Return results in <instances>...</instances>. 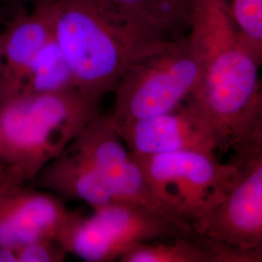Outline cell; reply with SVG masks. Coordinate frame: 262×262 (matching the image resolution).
<instances>
[{
    "mask_svg": "<svg viewBox=\"0 0 262 262\" xmlns=\"http://www.w3.org/2000/svg\"><path fill=\"white\" fill-rule=\"evenodd\" d=\"M47 8L77 90L97 100L114 91L134 62L168 40L111 0H56Z\"/></svg>",
    "mask_w": 262,
    "mask_h": 262,
    "instance_id": "cell-1",
    "label": "cell"
},
{
    "mask_svg": "<svg viewBox=\"0 0 262 262\" xmlns=\"http://www.w3.org/2000/svg\"><path fill=\"white\" fill-rule=\"evenodd\" d=\"M188 37L200 66L194 94L225 141L233 148L259 89L262 62L221 0H195Z\"/></svg>",
    "mask_w": 262,
    "mask_h": 262,
    "instance_id": "cell-2",
    "label": "cell"
},
{
    "mask_svg": "<svg viewBox=\"0 0 262 262\" xmlns=\"http://www.w3.org/2000/svg\"><path fill=\"white\" fill-rule=\"evenodd\" d=\"M99 102L78 90L0 100V163L33 182L99 115Z\"/></svg>",
    "mask_w": 262,
    "mask_h": 262,
    "instance_id": "cell-3",
    "label": "cell"
},
{
    "mask_svg": "<svg viewBox=\"0 0 262 262\" xmlns=\"http://www.w3.org/2000/svg\"><path fill=\"white\" fill-rule=\"evenodd\" d=\"M200 66L188 35L171 38L126 70L114 89L113 118L141 120L169 112L196 90Z\"/></svg>",
    "mask_w": 262,
    "mask_h": 262,
    "instance_id": "cell-4",
    "label": "cell"
},
{
    "mask_svg": "<svg viewBox=\"0 0 262 262\" xmlns=\"http://www.w3.org/2000/svg\"><path fill=\"white\" fill-rule=\"evenodd\" d=\"M133 156L162 205L195 231L223 202L240 174L232 161L221 162L215 152L184 150Z\"/></svg>",
    "mask_w": 262,
    "mask_h": 262,
    "instance_id": "cell-5",
    "label": "cell"
},
{
    "mask_svg": "<svg viewBox=\"0 0 262 262\" xmlns=\"http://www.w3.org/2000/svg\"><path fill=\"white\" fill-rule=\"evenodd\" d=\"M116 122L125 145L135 156L225 149L212 117L193 95L169 112Z\"/></svg>",
    "mask_w": 262,
    "mask_h": 262,
    "instance_id": "cell-6",
    "label": "cell"
},
{
    "mask_svg": "<svg viewBox=\"0 0 262 262\" xmlns=\"http://www.w3.org/2000/svg\"><path fill=\"white\" fill-rule=\"evenodd\" d=\"M72 144L94 166L115 201L149 207L174 216L155 195L111 114L97 115Z\"/></svg>",
    "mask_w": 262,
    "mask_h": 262,
    "instance_id": "cell-7",
    "label": "cell"
},
{
    "mask_svg": "<svg viewBox=\"0 0 262 262\" xmlns=\"http://www.w3.org/2000/svg\"><path fill=\"white\" fill-rule=\"evenodd\" d=\"M88 221L102 262L120 259L136 244L198 235L190 225L166 213L122 201L94 209Z\"/></svg>",
    "mask_w": 262,
    "mask_h": 262,
    "instance_id": "cell-8",
    "label": "cell"
},
{
    "mask_svg": "<svg viewBox=\"0 0 262 262\" xmlns=\"http://www.w3.org/2000/svg\"><path fill=\"white\" fill-rule=\"evenodd\" d=\"M26 185L14 174L0 180V248L17 249L39 239L56 242L78 215L58 198Z\"/></svg>",
    "mask_w": 262,
    "mask_h": 262,
    "instance_id": "cell-9",
    "label": "cell"
},
{
    "mask_svg": "<svg viewBox=\"0 0 262 262\" xmlns=\"http://www.w3.org/2000/svg\"><path fill=\"white\" fill-rule=\"evenodd\" d=\"M237 167L239 178L197 226V234L227 246L262 250V158Z\"/></svg>",
    "mask_w": 262,
    "mask_h": 262,
    "instance_id": "cell-10",
    "label": "cell"
},
{
    "mask_svg": "<svg viewBox=\"0 0 262 262\" xmlns=\"http://www.w3.org/2000/svg\"><path fill=\"white\" fill-rule=\"evenodd\" d=\"M2 73L0 100L19 94L39 52L53 37L47 5L19 15L0 32Z\"/></svg>",
    "mask_w": 262,
    "mask_h": 262,
    "instance_id": "cell-11",
    "label": "cell"
},
{
    "mask_svg": "<svg viewBox=\"0 0 262 262\" xmlns=\"http://www.w3.org/2000/svg\"><path fill=\"white\" fill-rule=\"evenodd\" d=\"M33 182L61 196L83 201L93 210L115 201L103 180L73 144L45 165Z\"/></svg>",
    "mask_w": 262,
    "mask_h": 262,
    "instance_id": "cell-12",
    "label": "cell"
},
{
    "mask_svg": "<svg viewBox=\"0 0 262 262\" xmlns=\"http://www.w3.org/2000/svg\"><path fill=\"white\" fill-rule=\"evenodd\" d=\"M119 8L163 37L189 28L195 0H111Z\"/></svg>",
    "mask_w": 262,
    "mask_h": 262,
    "instance_id": "cell-13",
    "label": "cell"
},
{
    "mask_svg": "<svg viewBox=\"0 0 262 262\" xmlns=\"http://www.w3.org/2000/svg\"><path fill=\"white\" fill-rule=\"evenodd\" d=\"M73 90H77L73 72L53 35L33 61L19 94H52Z\"/></svg>",
    "mask_w": 262,
    "mask_h": 262,
    "instance_id": "cell-14",
    "label": "cell"
},
{
    "mask_svg": "<svg viewBox=\"0 0 262 262\" xmlns=\"http://www.w3.org/2000/svg\"><path fill=\"white\" fill-rule=\"evenodd\" d=\"M122 262H210L201 237H177L170 242L154 240L136 244L119 259Z\"/></svg>",
    "mask_w": 262,
    "mask_h": 262,
    "instance_id": "cell-15",
    "label": "cell"
},
{
    "mask_svg": "<svg viewBox=\"0 0 262 262\" xmlns=\"http://www.w3.org/2000/svg\"><path fill=\"white\" fill-rule=\"evenodd\" d=\"M246 42L262 62V0H221Z\"/></svg>",
    "mask_w": 262,
    "mask_h": 262,
    "instance_id": "cell-16",
    "label": "cell"
},
{
    "mask_svg": "<svg viewBox=\"0 0 262 262\" xmlns=\"http://www.w3.org/2000/svg\"><path fill=\"white\" fill-rule=\"evenodd\" d=\"M233 149L236 157L232 162L237 166L262 158V69L259 89L252 111Z\"/></svg>",
    "mask_w": 262,
    "mask_h": 262,
    "instance_id": "cell-17",
    "label": "cell"
},
{
    "mask_svg": "<svg viewBox=\"0 0 262 262\" xmlns=\"http://www.w3.org/2000/svg\"><path fill=\"white\" fill-rule=\"evenodd\" d=\"M18 262H63L68 253L59 244L39 239L16 249Z\"/></svg>",
    "mask_w": 262,
    "mask_h": 262,
    "instance_id": "cell-18",
    "label": "cell"
},
{
    "mask_svg": "<svg viewBox=\"0 0 262 262\" xmlns=\"http://www.w3.org/2000/svg\"><path fill=\"white\" fill-rule=\"evenodd\" d=\"M12 2L18 4V5H30L33 7V9L40 8L43 6H46L48 4L56 1V0H11Z\"/></svg>",
    "mask_w": 262,
    "mask_h": 262,
    "instance_id": "cell-19",
    "label": "cell"
},
{
    "mask_svg": "<svg viewBox=\"0 0 262 262\" xmlns=\"http://www.w3.org/2000/svg\"><path fill=\"white\" fill-rule=\"evenodd\" d=\"M2 73V45H1V35H0V79Z\"/></svg>",
    "mask_w": 262,
    "mask_h": 262,
    "instance_id": "cell-20",
    "label": "cell"
}]
</instances>
